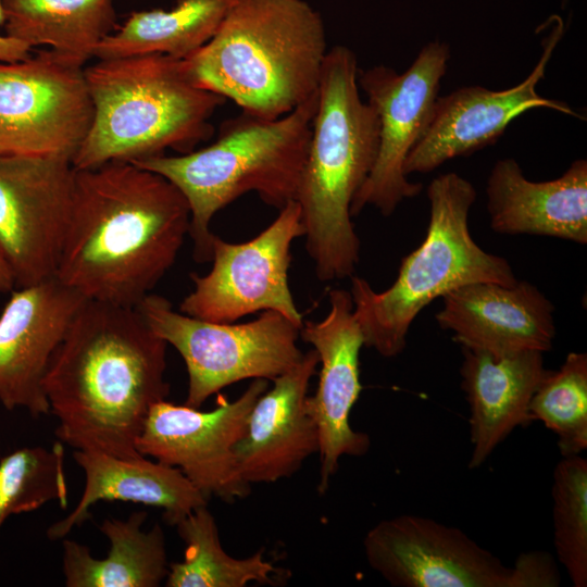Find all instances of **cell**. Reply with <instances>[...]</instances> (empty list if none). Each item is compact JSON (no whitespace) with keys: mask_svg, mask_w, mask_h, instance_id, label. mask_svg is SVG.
I'll return each mask as SVG.
<instances>
[{"mask_svg":"<svg viewBox=\"0 0 587 587\" xmlns=\"http://www.w3.org/2000/svg\"><path fill=\"white\" fill-rule=\"evenodd\" d=\"M190 208L167 178L127 161L75 170L55 277L87 300L137 307L173 266Z\"/></svg>","mask_w":587,"mask_h":587,"instance_id":"obj_1","label":"cell"},{"mask_svg":"<svg viewBox=\"0 0 587 587\" xmlns=\"http://www.w3.org/2000/svg\"><path fill=\"white\" fill-rule=\"evenodd\" d=\"M166 347L137 308L86 300L43 382L59 440L75 450L140 457L136 440L149 410L170 394Z\"/></svg>","mask_w":587,"mask_h":587,"instance_id":"obj_2","label":"cell"},{"mask_svg":"<svg viewBox=\"0 0 587 587\" xmlns=\"http://www.w3.org/2000/svg\"><path fill=\"white\" fill-rule=\"evenodd\" d=\"M359 70L348 47L327 51L296 197L305 248L322 282L351 277L360 260L350 207L375 164L379 120L360 96Z\"/></svg>","mask_w":587,"mask_h":587,"instance_id":"obj_3","label":"cell"},{"mask_svg":"<svg viewBox=\"0 0 587 587\" xmlns=\"http://www.w3.org/2000/svg\"><path fill=\"white\" fill-rule=\"evenodd\" d=\"M327 51L322 16L307 1L237 0L185 60L198 85L274 120L317 92Z\"/></svg>","mask_w":587,"mask_h":587,"instance_id":"obj_4","label":"cell"},{"mask_svg":"<svg viewBox=\"0 0 587 587\" xmlns=\"http://www.w3.org/2000/svg\"><path fill=\"white\" fill-rule=\"evenodd\" d=\"M93 116L72 157L75 170L195 150L226 99L197 84L186 60L148 53L99 59L85 67Z\"/></svg>","mask_w":587,"mask_h":587,"instance_id":"obj_5","label":"cell"},{"mask_svg":"<svg viewBox=\"0 0 587 587\" xmlns=\"http://www.w3.org/2000/svg\"><path fill=\"white\" fill-rule=\"evenodd\" d=\"M316 108L317 92L278 118L241 112L202 149L132 162L164 176L187 199L196 261H211V220L240 196L253 191L277 210L296 201Z\"/></svg>","mask_w":587,"mask_h":587,"instance_id":"obj_6","label":"cell"},{"mask_svg":"<svg viewBox=\"0 0 587 587\" xmlns=\"http://www.w3.org/2000/svg\"><path fill=\"white\" fill-rule=\"evenodd\" d=\"M429 222L422 243L405 255L392 285L375 291L362 277L351 276L353 314L364 346L394 358L407 345L419 313L437 298L474 283L513 285L512 266L473 239L469 213L476 199L471 182L457 173L434 178L427 187Z\"/></svg>","mask_w":587,"mask_h":587,"instance_id":"obj_7","label":"cell"},{"mask_svg":"<svg viewBox=\"0 0 587 587\" xmlns=\"http://www.w3.org/2000/svg\"><path fill=\"white\" fill-rule=\"evenodd\" d=\"M369 565L396 587H557L554 559L522 553L513 566L459 528L403 514L383 520L363 539Z\"/></svg>","mask_w":587,"mask_h":587,"instance_id":"obj_8","label":"cell"},{"mask_svg":"<svg viewBox=\"0 0 587 587\" xmlns=\"http://www.w3.org/2000/svg\"><path fill=\"white\" fill-rule=\"evenodd\" d=\"M136 308L182 355L188 373L185 404L192 408L240 380H273L304 354L297 344L301 328L276 311H263L242 324L218 323L176 311L166 298L152 292Z\"/></svg>","mask_w":587,"mask_h":587,"instance_id":"obj_9","label":"cell"},{"mask_svg":"<svg viewBox=\"0 0 587 587\" xmlns=\"http://www.w3.org/2000/svg\"><path fill=\"white\" fill-rule=\"evenodd\" d=\"M84 65L50 48L0 62V154L72 160L93 116Z\"/></svg>","mask_w":587,"mask_h":587,"instance_id":"obj_10","label":"cell"},{"mask_svg":"<svg viewBox=\"0 0 587 587\" xmlns=\"http://www.w3.org/2000/svg\"><path fill=\"white\" fill-rule=\"evenodd\" d=\"M449 58L446 43L432 41L403 73L383 64L359 70L358 84L379 120V146L375 164L351 202V216L366 205L390 216L404 199L421 192L422 184L409 182L403 165L432 122Z\"/></svg>","mask_w":587,"mask_h":587,"instance_id":"obj_11","label":"cell"},{"mask_svg":"<svg viewBox=\"0 0 587 587\" xmlns=\"http://www.w3.org/2000/svg\"><path fill=\"white\" fill-rule=\"evenodd\" d=\"M304 235L300 207L288 202L259 235L234 243L212 236V267L204 275L190 274L193 289L179 311L201 320L234 323L249 314L276 311L299 326L303 316L289 284L291 245Z\"/></svg>","mask_w":587,"mask_h":587,"instance_id":"obj_12","label":"cell"},{"mask_svg":"<svg viewBox=\"0 0 587 587\" xmlns=\"http://www.w3.org/2000/svg\"><path fill=\"white\" fill-rule=\"evenodd\" d=\"M270 387L257 378L234 401L217 392L215 407L200 411L166 400L154 403L136 440L143 457L177 467L208 499L234 502L250 494L236 466L234 449L257 399Z\"/></svg>","mask_w":587,"mask_h":587,"instance_id":"obj_13","label":"cell"},{"mask_svg":"<svg viewBox=\"0 0 587 587\" xmlns=\"http://www.w3.org/2000/svg\"><path fill=\"white\" fill-rule=\"evenodd\" d=\"M74 177L66 155L0 154V247L15 287L55 277Z\"/></svg>","mask_w":587,"mask_h":587,"instance_id":"obj_14","label":"cell"},{"mask_svg":"<svg viewBox=\"0 0 587 587\" xmlns=\"http://www.w3.org/2000/svg\"><path fill=\"white\" fill-rule=\"evenodd\" d=\"M329 310L317 322H303L300 337L319 355L320 377L315 392L305 398V411L319 435L320 482L324 494L330 477L344 455L360 457L369 451L371 440L365 433L354 430L350 412L362 391L360 350L364 346L360 326L353 314L350 291L333 289L328 295Z\"/></svg>","mask_w":587,"mask_h":587,"instance_id":"obj_15","label":"cell"},{"mask_svg":"<svg viewBox=\"0 0 587 587\" xmlns=\"http://www.w3.org/2000/svg\"><path fill=\"white\" fill-rule=\"evenodd\" d=\"M562 34L559 20L544 39L538 63L516 86L497 91L467 86L438 97L426 133L405 159L404 174L428 173L450 159L494 143L514 118L532 109L546 108L579 116L567 103L541 97L536 91Z\"/></svg>","mask_w":587,"mask_h":587,"instance_id":"obj_16","label":"cell"},{"mask_svg":"<svg viewBox=\"0 0 587 587\" xmlns=\"http://www.w3.org/2000/svg\"><path fill=\"white\" fill-rule=\"evenodd\" d=\"M87 299L57 277L17 288L0 314V404L34 417L50 412L43 382L66 330Z\"/></svg>","mask_w":587,"mask_h":587,"instance_id":"obj_17","label":"cell"},{"mask_svg":"<svg viewBox=\"0 0 587 587\" xmlns=\"http://www.w3.org/2000/svg\"><path fill=\"white\" fill-rule=\"evenodd\" d=\"M438 325L461 347L496 355L547 352L555 337L554 307L533 284L474 283L441 298Z\"/></svg>","mask_w":587,"mask_h":587,"instance_id":"obj_18","label":"cell"},{"mask_svg":"<svg viewBox=\"0 0 587 587\" xmlns=\"http://www.w3.org/2000/svg\"><path fill=\"white\" fill-rule=\"evenodd\" d=\"M317 365L316 351H307L295 367L274 378L273 386L253 404L234 449L237 471L248 485L290 477L319 452L317 429L305 411Z\"/></svg>","mask_w":587,"mask_h":587,"instance_id":"obj_19","label":"cell"},{"mask_svg":"<svg viewBox=\"0 0 587 587\" xmlns=\"http://www.w3.org/2000/svg\"><path fill=\"white\" fill-rule=\"evenodd\" d=\"M487 210L494 232L587 242V161L578 159L558 178L527 179L514 159L498 160L488 176Z\"/></svg>","mask_w":587,"mask_h":587,"instance_id":"obj_20","label":"cell"},{"mask_svg":"<svg viewBox=\"0 0 587 587\" xmlns=\"http://www.w3.org/2000/svg\"><path fill=\"white\" fill-rule=\"evenodd\" d=\"M461 388L470 412L471 470L482 466L516 427L533 423L530 400L547 374L544 353L521 351L496 355L461 347Z\"/></svg>","mask_w":587,"mask_h":587,"instance_id":"obj_21","label":"cell"},{"mask_svg":"<svg viewBox=\"0 0 587 587\" xmlns=\"http://www.w3.org/2000/svg\"><path fill=\"white\" fill-rule=\"evenodd\" d=\"M75 462L85 473V489L75 509L47 530L59 540L90 517L89 510L101 500H121L163 509L165 521L175 525L208 498L177 469L160 461L118 458L93 450H75Z\"/></svg>","mask_w":587,"mask_h":587,"instance_id":"obj_22","label":"cell"},{"mask_svg":"<svg viewBox=\"0 0 587 587\" xmlns=\"http://www.w3.org/2000/svg\"><path fill=\"white\" fill-rule=\"evenodd\" d=\"M145 511L126 520L107 519L100 532L109 539L104 559L91 555L87 546L62 539V567L67 587H157L165 580L168 564L162 527L145 532Z\"/></svg>","mask_w":587,"mask_h":587,"instance_id":"obj_23","label":"cell"},{"mask_svg":"<svg viewBox=\"0 0 587 587\" xmlns=\"http://www.w3.org/2000/svg\"><path fill=\"white\" fill-rule=\"evenodd\" d=\"M236 1L176 0L170 10L133 12L97 46L93 57L161 53L186 59L214 36Z\"/></svg>","mask_w":587,"mask_h":587,"instance_id":"obj_24","label":"cell"},{"mask_svg":"<svg viewBox=\"0 0 587 587\" xmlns=\"http://www.w3.org/2000/svg\"><path fill=\"white\" fill-rule=\"evenodd\" d=\"M5 34L86 63L117 28L114 0H4Z\"/></svg>","mask_w":587,"mask_h":587,"instance_id":"obj_25","label":"cell"},{"mask_svg":"<svg viewBox=\"0 0 587 587\" xmlns=\"http://www.w3.org/2000/svg\"><path fill=\"white\" fill-rule=\"evenodd\" d=\"M176 526L185 542V558L168 565L167 587H245L251 582L276 585L279 570L263 559V549L236 559L222 548L214 516L202 505Z\"/></svg>","mask_w":587,"mask_h":587,"instance_id":"obj_26","label":"cell"},{"mask_svg":"<svg viewBox=\"0 0 587 587\" xmlns=\"http://www.w3.org/2000/svg\"><path fill=\"white\" fill-rule=\"evenodd\" d=\"M533 421H541L558 437L563 457L587 448V354L570 352L558 371H548L529 404Z\"/></svg>","mask_w":587,"mask_h":587,"instance_id":"obj_27","label":"cell"},{"mask_svg":"<svg viewBox=\"0 0 587 587\" xmlns=\"http://www.w3.org/2000/svg\"><path fill=\"white\" fill-rule=\"evenodd\" d=\"M68 489L61 442L51 448L25 447L0 460V527L12 514L57 501L67 505Z\"/></svg>","mask_w":587,"mask_h":587,"instance_id":"obj_28","label":"cell"},{"mask_svg":"<svg viewBox=\"0 0 587 587\" xmlns=\"http://www.w3.org/2000/svg\"><path fill=\"white\" fill-rule=\"evenodd\" d=\"M553 542L575 587L587 586V460L564 457L553 472Z\"/></svg>","mask_w":587,"mask_h":587,"instance_id":"obj_29","label":"cell"},{"mask_svg":"<svg viewBox=\"0 0 587 587\" xmlns=\"http://www.w3.org/2000/svg\"><path fill=\"white\" fill-rule=\"evenodd\" d=\"M4 0H0V27L5 24ZM32 47L24 41L0 34V62L13 63L26 60L32 54Z\"/></svg>","mask_w":587,"mask_h":587,"instance_id":"obj_30","label":"cell"},{"mask_svg":"<svg viewBox=\"0 0 587 587\" xmlns=\"http://www.w3.org/2000/svg\"><path fill=\"white\" fill-rule=\"evenodd\" d=\"M15 288L12 270L0 247V294L12 291Z\"/></svg>","mask_w":587,"mask_h":587,"instance_id":"obj_31","label":"cell"}]
</instances>
